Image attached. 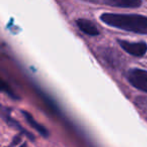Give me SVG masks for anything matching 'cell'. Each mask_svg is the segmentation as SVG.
Returning a JSON list of instances; mask_svg holds the SVG:
<instances>
[{
	"label": "cell",
	"instance_id": "1",
	"mask_svg": "<svg viewBox=\"0 0 147 147\" xmlns=\"http://www.w3.org/2000/svg\"><path fill=\"white\" fill-rule=\"evenodd\" d=\"M101 20L106 24L135 34H147V17L138 14L104 13Z\"/></svg>",
	"mask_w": 147,
	"mask_h": 147
},
{
	"label": "cell",
	"instance_id": "2",
	"mask_svg": "<svg viewBox=\"0 0 147 147\" xmlns=\"http://www.w3.org/2000/svg\"><path fill=\"white\" fill-rule=\"evenodd\" d=\"M127 79L132 86L147 93V71L140 69L130 70L127 73Z\"/></svg>",
	"mask_w": 147,
	"mask_h": 147
},
{
	"label": "cell",
	"instance_id": "3",
	"mask_svg": "<svg viewBox=\"0 0 147 147\" xmlns=\"http://www.w3.org/2000/svg\"><path fill=\"white\" fill-rule=\"evenodd\" d=\"M118 43L128 53L134 57H142L147 51V44L144 42H129L126 40H118Z\"/></svg>",
	"mask_w": 147,
	"mask_h": 147
},
{
	"label": "cell",
	"instance_id": "4",
	"mask_svg": "<svg viewBox=\"0 0 147 147\" xmlns=\"http://www.w3.org/2000/svg\"><path fill=\"white\" fill-rule=\"evenodd\" d=\"M106 5L121 8H137L142 4L141 0H101Z\"/></svg>",
	"mask_w": 147,
	"mask_h": 147
},
{
	"label": "cell",
	"instance_id": "5",
	"mask_svg": "<svg viewBox=\"0 0 147 147\" xmlns=\"http://www.w3.org/2000/svg\"><path fill=\"white\" fill-rule=\"evenodd\" d=\"M22 115L24 116V118H25V120L27 121V123L29 124L33 129L36 130V131L38 132L41 136H43V137H45V138L48 137V136H49L48 130H47L43 125L39 124L38 122H37L36 120L33 118V116L31 115V114H29L28 112H26V111H22Z\"/></svg>",
	"mask_w": 147,
	"mask_h": 147
},
{
	"label": "cell",
	"instance_id": "6",
	"mask_svg": "<svg viewBox=\"0 0 147 147\" xmlns=\"http://www.w3.org/2000/svg\"><path fill=\"white\" fill-rule=\"evenodd\" d=\"M76 24L79 27V29L81 31H83L84 34H88V36H98L99 31L98 28L96 27L94 23L92 21L88 19H78L76 21Z\"/></svg>",
	"mask_w": 147,
	"mask_h": 147
},
{
	"label": "cell",
	"instance_id": "7",
	"mask_svg": "<svg viewBox=\"0 0 147 147\" xmlns=\"http://www.w3.org/2000/svg\"><path fill=\"white\" fill-rule=\"evenodd\" d=\"M0 90L1 91H3V92H6V93H8L9 95H11V97H13V93L10 91V89L8 88V86L5 84V83L3 82V81L0 79Z\"/></svg>",
	"mask_w": 147,
	"mask_h": 147
},
{
	"label": "cell",
	"instance_id": "8",
	"mask_svg": "<svg viewBox=\"0 0 147 147\" xmlns=\"http://www.w3.org/2000/svg\"><path fill=\"white\" fill-rule=\"evenodd\" d=\"M20 140H21L20 136H16V137H14L13 141H12V145H16V144H18L20 142Z\"/></svg>",
	"mask_w": 147,
	"mask_h": 147
},
{
	"label": "cell",
	"instance_id": "9",
	"mask_svg": "<svg viewBox=\"0 0 147 147\" xmlns=\"http://www.w3.org/2000/svg\"><path fill=\"white\" fill-rule=\"evenodd\" d=\"M84 1L91 2V3H101V0H84Z\"/></svg>",
	"mask_w": 147,
	"mask_h": 147
},
{
	"label": "cell",
	"instance_id": "10",
	"mask_svg": "<svg viewBox=\"0 0 147 147\" xmlns=\"http://www.w3.org/2000/svg\"><path fill=\"white\" fill-rule=\"evenodd\" d=\"M19 147H27V144H26V143H23L21 146H19Z\"/></svg>",
	"mask_w": 147,
	"mask_h": 147
},
{
	"label": "cell",
	"instance_id": "11",
	"mask_svg": "<svg viewBox=\"0 0 147 147\" xmlns=\"http://www.w3.org/2000/svg\"><path fill=\"white\" fill-rule=\"evenodd\" d=\"M6 147H11V146H6Z\"/></svg>",
	"mask_w": 147,
	"mask_h": 147
}]
</instances>
